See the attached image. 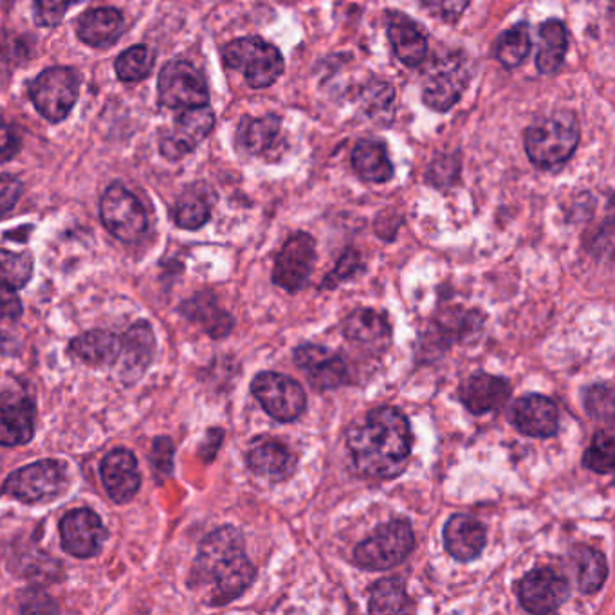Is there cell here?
Instances as JSON below:
<instances>
[{
	"mask_svg": "<svg viewBox=\"0 0 615 615\" xmlns=\"http://www.w3.org/2000/svg\"><path fill=\"white\" fill-rule=\"evenodd\" d=\"M224 62L229 69L242 73L244 79L253 89H266L283 75V56L274 45L258 36L229 42L223 51Z\"/></svg>",
	"mask_w": 615,
	"mask_h": 615,
	"instance_id": "cell-5",
	"label": "cell"
},
{
	"mask_svg": "<svg viewBox=\"0 0 615 615\" xmlns=\"http://www.w3.org/2000/svg\"><path fill=\"white\" fill-rule=\"evenodd\" d=\"M19 353V339L13 334L0 333V356H17Z\"/></svg>",
	"mask_w": 615,
	"mask_h": 615,
	"instance_id": "cell-48",
	"label": "cell"
},
{
	"mask_svg": "<svg viewBox=\"0 0 615 615\" xmlns=\"http://www.w3.org/2000/svg\"><path fill=\"white\" fill-rule=\"evenodd\" d=\"M248 467L255 475L269 482L288 481L296 470V455L278 439H257L246 455Z\"/></svg>",
	"mask_w": 615,
	"mask_h": 615,
	"instance_id": "cell-22",
	"label": "cell"
},
{
	"mask_svg": "<svg viewBox=\"0 0 615 615\" xmlns=\"http://www.w3.org/2000/svg\"><path fill=\"white\" fill-rule=\"evenodd\" d=\"M24 311L22 300L17 294V289L0 283V322L6 320H19Z\"/></svg>",
	"mask_w": 615,
	"mask_h": 615,
	"instance_id": "cell-44",
	"label": "cell"
},
{
	"mask_svg": "<svg viewBox=\"0 0 615 615\" xmlns=\"http://www.w3.org/2000/svg\"><path fill=\"white\" fill-rule=\"evenodd\" d=\"M60 538H62V549L67 554L87 560L99 554L109 538V531L93 509L79 507L75 511L67 512L60 520Z\"/></svg>",
	"mask_w": 615,
	"mask_h": 615,
	"instance_id": "cell-13",
	"label": "cell"
},
{
	"mask_svg": "<svg viewBox=\"0 0 615 615\" xmlns=\"http://www.w3.org/2000/svg\"><path fill=\"white\" fill-rule=\"evenodd\" d=\"M123 31V15L115 8L90 10L78 20V39L93 47H109Z\"/></svg>",
	"mask_w": 615,
	"mask_h": 615,
	"instance_id": "cell-27",
	"label": "cell"
},
{
	"mask_svg": "<svg viewBox=\"0 0 615 615\" xmlns=\"http://www.w3.org/2000/svg\"><path fill=\"white\" fill-rule=\"evenodd\" d=\"M35 402L30 397L0 396V446H24L35 436Z\"/></svg>",
	"mask_w": 615,
	"mask_h": 615,
	"instance_id": "cell-20",
	"label": "cell"
},
{
	"mask_svg": "<svg viewBox=\"0 0 615 615\" xmlns=\"http://www.w3.org/2000/svg\"><path fill=\"white\" fill-rule=\"evenodd\" d=\"M101 482L115 504H129L141 487L138 458L127 447H116L101 462Z\"/></svg>",
	"mask_w": 615,
	"mask_h": 615,
	"instance_id": "cell-18",
	"label": "cell"
},
{
	"mask_svg": "<svg viewBox=\"0 0 615 615\" xmlns=\"http://www.w3.org/2000/svg\"><path fill=\"white\" fill-rule=\"evenodd\" d=\"M22 195V184L11 175H0V217L15 208Z\"/></svg>",
	"mask_w": 615,
	"mask_h": 615,
	"instance_id": "cell-45",
	"label": "cell"
},
{
	"mask_svg": "<svg viewBox=\"0 0 615 615\" xmlns=\"http://www.w3.org/2000/svg\"><path fill=\"white\" fill-rule=\"evenodd\" d=\"M518 601L529 614L560 611L571 597V583L551 567L527 572L516 589Z\"/></svg>",
	"mask_w": 615,
	"mask_h": 615,
	"instance_id": "cell-12",
	"label": "cell"
},
{
	"mask_svg": "<svg viewBox=\"0 0 615 615\" xmlns=\"http://www.w3.org/2000/svg\"><path fill=\"white\" fill-rule=\"evenodd\" d=\"M214 125V110L209 109L208 105L183 109L172 130L161 139V152L169 159L183 158L194 152L198 144L208 138Z\"/></svg>",
	"mask_w": 615,
	"mask_h": 615,
	"instance_id": "cell-16",
	"label": "cell"
},
{
	"mask_svg": "<svg viewBox=\"0 0 615 615\" xmlns=\"http://www.w3.org/2000/svg\"><path fill=\"white\" fill-rule=\"evenodd\" d=\"M99 217L112 237L134 244L147 234L149 217L143 204L123 184H110L99 201Z\"/></svg>",
	"mask_w": 615,
	"mask_h": 615,
	"instance_id": "cell-7",
	"label": "cell"
},
{
	"mask_svg": "<svg viewBox=\"0 0 615 615\" xmlns=\"http://www.w3.org/2000/svg\"><path fill=\"white\" fill-rule=\"evenodd\" d=\"M174 220L179 228L198 229L209 220V204L203 195L188 192L175 204Z\"/></svg>",
	"mask_w": 615,
	"mask_h": 615,
	"instance_id": "cell-38",
	"label": "cell"
},
{
	"mask_svg": "<svg viewBox=\"0 0 615 615\" xmlns=\"http://www.w3.org/2000/svg\"><path fill=\"white\" fill-rule=\"evenodd\" d=\"M430 15L444 22H455L466 11L470 0H417Z\"/></svg>",
	"mask_w": 615,
	"mask_h": 615,
	"instance_id": "cell-42",
	"label": "cell"
},
{
	"mask_svg": "<svg viewBox=\"0 0 615 615\" xmlns=\"http://www.w3.org/2000/svg\"><path fill=\"white\" fill-rule=\"evenodd\" d=\"M511 397V385L504 377L476 373L462 381L458 388V401L473 416L495 412L506 404Z\"/></svg>",
	"mask_w": 615,
	"mask_h": 615,
	"instance_id": "cell-21",
	"label": "cell"
},
{
	"mask_svg": "<svg viewBox=\"0 0 615 615\" xmlns=\"http://www.w3.org/2000/svg\"><path fill=\"white\" fill-rule=\"evenodd\" d=\"M413 547L416 535L412 524L404 518H396L377 527L373 536L357 543L354 549V565L363 571H390L407 561Z\"/></svg>",
	"mask_w": 615,
	"mask_h": 615,
	"instance_id": "cell-4",
	"label": "cell"
},
{
	"mask_svg": "<svg viewBox=\"0 0 615 615\" xmlns=\"http://www.w3.org/2000/svg\"><path fill=\"white\" fill-rule=\"evenodd\" d=\"M174 442L170 436H155L154 447H152V467H154L158 482H164L174 473Z\"/></svg>",
	"mask_w": 615,
	"mask_h": 615,
	"instance_id": "cell-41",
	"label": "cell"
},
{
	"mask_svg": "<svg viewBox=\"0 0 615 615\" xmlns=\"http://www.w3.org/2000/svg\"><path fill=\"white\" fill-rule=\"evenodd\" d=\"M223 428H209L208 433L204 436L203 444L198 447V456H201L204 462L215 461L218 450L223 446Z\"/></svg>",
	"mask_w": 615,
	"mask_h": 615,
	"instance_id": "cell-47",
	"label": "cell"
},
{
	"mask_svg": "<svg viewBox=\"0 0 615 615\" xmlns=\"http://www.w3.org/2000/svg\"><path fill=\"white\" fill-rule=\"evenodd\" d=\"M388 40L404 65L413 67L427 58V36L416 22L402 13H393L388 20Z\"/></svg>",
	"mask_w": 615,
	"mask_h": 615,
	"instance_id": "cell-25",
	"label": "cell"
},
{
	"mask_svg": "<svg viewBox=\"0 0 615 615\" xmlns=\"http://www.w3.org/2000/svg\"><path fill=\"white\" fill-rule=\"evenodd\" d=\"M69 350L82 362L93 365V367L116 365L119 350H121V337L112 331L95 328V331L73 337L69 343Z\"/></svg>",
	"mask_w": 615,
	"mask_h": 615,
	"instance_id": "cell-26",
	"label": "cell"
},
{
	"mask_svg": "<svg viewBox=\"0 0 615 615\" xmlns=\"http://www.w3.org/2000/svg\"><path fill=\"white\" fill-rule=\"evenodd\" d=\"M278 134H280L278 116L244 118L238 125L237 143L246 154L263 155L277 144Z\"/></svg>",
	"mask_w": 615,
	"mask_h": 615,
	"instance_id": "cell-29",
	"label": "cell"
},
{
	"mask_svg": "<svg viewBox=\"0 0 615 615\" xmlns=\"http://www.w3.org/2000/svg\"><path fill=\"white\" fill-rule=\"evenodd\" d=\"M512 427L532 439H551L560 430V410L541 393L521 396L511 408Z\"/></svg>",
	"mask_w": 615,
	"mask_h": 615,
	"instance_id": "cell-17",
	"label": "cell"
},
{
	"mask_svg": "<svg viewBox=\"0 0 615 615\" xmlns=\"http://www.w3.org/2000/svg\"><path fill=\"white\" fill-rule=\"evenodd\" d=\"M466 85V71H462L461 67L439 71L436 75L428 79L427 87L422 90V99L430 109L446 112L461 99Z\"/></svg>",
	"mask_w": 615,
	"mask_h": 615,
	"instance_id": "cell-28",
	"label": "cell"
},
{
	"mask_svg": "<svg viewBox=\"0 0 615 615\" xmlns=\"http://www.w3.org/2000/svg\"><path fill=\"white\" fill-rule=\"evenodd\" d=\"M412 608V600L399 578H382V580L376 581L370 589V595H368L370 614H401V612H410Z\"/></svg>",
	"mask_w": 615,
	"mask_h": 615,
	"instance_id": "cell-33",
	"label": "cell"
},
{
	"mask_svg": "<svg viewBox=\"0 0 615 615\" xmlns=\"http://www.w3.org/2000/svg\"><path fill=\"white\" fill-rule=\"evenodd\" d=\"M580 143V125L571 110H560L532 123L526 132V152L538 169L567 163Z\"/></svg>",
	"mask_w": 615,
	"mask_h": 615,
	"instance_id": "cell-3",
	"label": "cell"
},
{
	"mask_svg": "<svg viewBox=\"0 0 615 615\" xmlns=\"http://www.w3.org/2000/svg\"><path fill=\"white\" fill-rule=\"evenodd\" d=\"M78 87L75 71L51 67L31 82L30 96L40 115L50 121H62L75 107Z\"/></svg>",
	"mask_w": 615,
	"mask_h": 615,
	"instance_id": "cell-9",
	"label": "cell"
},
{
	"mask_svg": "<svg viewBox=\"0 0 615 615\" xmlns=\"http://www.w3.org/2000/svg\"><path fill=\"white\" fill-rule=\"evenodd\" d=\"M179 313L190 323H195L214 339L229 336L235 327V320L226 309L220 308L217 296L209 291H198L194 296L179 305Z\"/></svg>",
	"mask_w": 615,
	"mask_h": 615,
	"instance_id": "cell-24",
	"label": "cell"
},
{
	"mask_svg": "<svg viewBox=\"0 0 615 615\" xmlns=\"http://www.w3.org/2000/svg\"><path fill=\"white\" fill-rule=\"evenodd\" d=\"M67 475L64 462L47 458L33 462L11 473L0 487V495L11 496L24 504L51 501L62 493Z\"/></svg>",
	"mask_w": 615,
	"mask_h": 615,
	"instance_id": "cell-6",
	"label": "cell"
},
{
	"mask_svg": "<svg viewBox=\"0 0 615 615\" xmlns=\"http://www.w3.org/2000/svg\"><path fill=\"white\" fill-rule=\"evenodd\" d=\"M155 356V334L149 322H136L127 333L121 336V350H119V370L121 379L127 385H134L141 379Z\"/></svg>",
	"mask_w": 615,
	"mask_h": 615,
	"instance_id": "cell-19",
	"label": "cell"
},
{
	"mask_svg": "<svg viewBox=\"0 0 615 615\" xmlns=\"http://www.w3.org/2000/svg\"><path fill=\"white\" fill-rule=\"evenodd\" d=\"M71 0H35V20L42 28H55L69 10Z\"/></svg>",
	"mask_w": 615,
	"mask_h": 615,
	"instance_id": "cell-43",
	"label": "cell"
},
{
	"mask_svg": "<svg viewBox=\"0 0 615 615\" xmlns=\"http://www.w3.org/2000/svg\"><path fill=\"white\" fill-rule=\"evenodd\" d=\"M19 150V138H17L15 130L11 129L10 125L6 123V119L0 116V163L10 161Z\"/></svg>",
	"mask_w": 615,
	"mask_h": 615,
	"instance_id": "cell-46",
	"label": "cell"
},
{
	"mask_svg": "<svg viewBox=\"0 0 615 615\" xmlns=\"http://www.w3.org/2000/svg\"><path fill=\"white\" fill-rule=\"evenodd\" d=\"M569 39H567L565 25L558 20H549L541 25L540 51L536 56V67L541 75H552L560 69L565 60Z\"/></svg>",
	"mask_w": 615,
	"mask_h": 615,
	"instance_id": "cell-32",
	"label": "cell"
},
{
	"mask_svg": "<svg viewBox=\"0 0 615 615\" xmlns=\"http://www.w3.org/2000/svg\"><path fill=\"white\" fill-rule=\"evenodd\" d=\"M316 266V242L309 234L291 235L285 240L273 268V283L277 288L298 293L308 285Z\"/></svg>",
	"mask_w": 615,
	"mask_h": 615,
	"instance_id": "cell-11",
	"label": "cell"
},
{
	"mask_svg": "<svg viewBox=\"0 0 615 615\" xmlns=\"http://www.w3.org/2000/svg\"><path fill=\"white\" fill-rule=\"evenodd\" d=\"M343 336L368 356H382L392 345V323L376 309H356L343 320Z\"/></svg>",
	"mask_w": 615,
	"mask_h": 615,
	"instance_id": "cell-15",
	"label": "cell"
},
{
	"mask_svg": "<svg viewBox=\"0 0 615 615\" xmlns=\"http://www.w3.org/2000/svg\"><path fill=\"white\" fill-rule=\"evenodd\" d=\"M353 166L356 174L368 183H387L393 175V166L387 150L379 141L363 139L353 152Z\"/></svg>",
	"mask_w": 615,
	"mask_h": 615,
	"instance_id": "cell-30",
	"label": "cell"
},
{
	"mask_svg": "<svg viewBox=\"0 0 615 615\" xmlns=\"http://www.w3.org/2000/svg\"><path fill=\"white\" fill-rule=\"evenodd\" d=\"M293 359L317 392L336 390L348 381L347 362L323 345L303 343L294 348Z\"/></svg>",
	"mask_w": 615,
	"mask_h": 615,
	"instance_id": "cell-14",
	"label": "cell"
},
{
	"mask_svg": "<svg viewBox=\"0 0 615 615\" xmlns=\"http://www.w3.org/2000/svg\"><path fill=\"white\" fill-rule=\"evenodd\" d=\"M615 466V441L608 430H601L592 436L591 446L583 455V467L597 473L611 475Z\"/></svg>",
	"mask_w": 615,
	"mask_h": 615,
	"instance_id": "cell-36",
	"label": "cell"
},
{
	"mask_svg": "<svg viewBox=\"0 0 615 615\" xmlns=\"http://www.w3.org/2000/svg\"><path fill=\"white\" fill-rule=\"evenodd\" d=\"M413 435L408 417L396 407H377L348 427L347 447L357 473L373 481L401 475L410 461Z\"/></svg>",
	"mask_w": 615,
	"mask_h": 615,
	"instance_id": "cell-2",
	"label": "cell"
},
{
	"mask_svg": "<svg viewBox=\"0 0 615 615\" xmlns=\"http://www.w3.org/2000/svg\"><path fill=\"white\" fill-rule=\"evenodd\" d=\"M257 580V569L246 552L240 529L223 526L209 532L195 555L188 589L212 608L226 606L248 592Z\"/></svg>",
	"mask_w": 615,
	"mask_h": 615,
	"instance_id": "cell-1",
	"label": "cell"
},
{
	"mask_svg": "<svg viewBox=\"0 0 615 615\" xmlns=\"http://www.w3.org/2000/svg\"><path fill=\"white\" fill-rule=\"evenodd\" d=\"M115 67L121 82L134 84L150 75L154 67V56L147 45H136L118 56Z\"/></svg>",
	"mask_w": 615,
	"mask_h": 615,
	"instance_id": "cell-35",
	"label": "cell"
},
{
	"mask_svg": "<svg viewBox=\"0 0 615 615\" xmlns=\"http://www.w3.org/2000/svg\"><path fill=\"white\" fill-rule=\"evenodd\" d=\"M575 578L581 594L592 595L603 589L608 578V563L603 552L592 547H575L574 552Z\"/></svg>",
	"mask_w": 615,
	"mask_h": 615,
	"instance_id": "cell-31",
	"label": "cell"
},
{
	"mask_svg": "<svg viewBox=\"0 0 615 615\" xmlns=\"http://www.w3.org/2000/svg\"><path fill=\"white\" fill-rule=\"evenodd\" d=\"M159 104L169 109H192L208 105V85L194 65L174 60L164 65L159 76Z\"/></svg>",
	"mask_w": 615,
	"mask_h": 615,
	"instance_id": "cell-10",
	"label": "cell"
},
{
	"mask_svg": "<svg viewBox=\"0 0 615 615\" xmlns=\"http://www.w3.org/2000/svg\"><path fill=\"white\" fill-rule=\"evenodd\" d=\"M33 277V257L0 249V283L22 289Z\"/></svg>",
	"mask_w": 615,
	"mask_h": 615,
	"instance_id": "cell-37",
	"label": "cell"
},
{
	"mask_svg": "<svg viewBox=\"0 0 615 615\" xmlns=\"http://www.w3.org/2000/svg\"><path fill=\"white\" fill-rule=\"evenodd\" d=\"M585 410L597 421L614 422V388L608 382H595L585 390Z\"/></svg>",
	"mask_w": 615,
	"mask_h": 615,
	"instance_id": "cell-39",
	"label": "cell"
},
{
	"mask_svg": "<svg viewBox=\"0 0 615 615\" xmlns=\"http://www.w3.org/2000/svg\"><path fill=\"white\" fill-rule=\"evenodd\" d=\"M251 393L263 412L278 422L298 421L308 408V396L302 385L280 373H260L251 382Z\"/></svg>",
	"mask_w": 615,
	"mask_h": 615,
	"instance_id": "cell-8",
	"label": "cell"
},
{
	"mask_svg": "<svg viewBox=\"0 0 615 615\" xmlns=\"http://www.w3.org/2000/svg\"><path fill=\"white\" fill-rule=\"evenodd\" d=\"M442 538L446 551L462 563L476 560L486 549V527L475 516L464 512L450 516L442 529Z\"/></svg>",
	"mask_w": 615,
	"mask_h": 615,
	"instance_id": "cell-23",
	"label": "cell"
},
{
	"mask_svg": "<svg viewBox=\"0 0 615 615\" xmlns=\"http://www.w3.org/2000/svg\"><path fill=\"white\" fill-rule=\"evenodd\" d=\"M529 51H531V36L527 24L515 25L496 40L495 55L506 69H515L524 64Z\"/></svg>",
	"mask_w": 615,
	"mask_h": 615,
	"instance_id": "cell-34",
	"label": "cell"
},
{
	"mask_svg": "<svg viewBox=\"0 0 615 615\" xmlns=\"http://www.w3.org/2000/svg\"><path fill=\"white\" fill-rule=\"evenodd\" d=\"M363 269H365V266H363V258L359 251L354 248L345 249L336 266H334L333 271L323 278L322 289H327V291L336 289L337 285L359 277L363 273Z\"/></svg>",
	"mask_w": 615,
	"mask_h": 615,
	"instance_id": "cell-40",
	"label": "cell"
}]
</instances>
